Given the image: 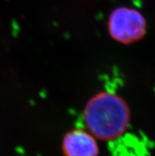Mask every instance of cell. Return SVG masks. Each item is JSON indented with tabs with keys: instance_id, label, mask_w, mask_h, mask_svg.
<instances>
[{
	"instance_id": "obj_1",
	"label": "cell",
	"mask_w": 155,
	"mask_h": 156,
	"mask_svg": "<svg viewBox=\"0 0 155 156\" xmlns=\"http://www.w3.org/2000/svg\"><path fill=\"white\" fill-rule=\"evenodd\" d=\"M83 116L89 133L104 141L121 136L130 122L127 103L119 95L108 92L93 96L86 105Z\"/></svg>"
},
{
	"instance_id": "obj_2",
	"label": "cell",
	"mask_w": 155,
	"mask_h": 156,
	"mask_svg": "<svg viewBox=\"0 0 155 156\" xmlns=\"http://www.w3.org/2000/svg\"><path fill=\"white\" fill-rule=\"evenodd\" d=\"M108 32L116 41L132 44L145 36L146 22L139 10L120 6L115 9L109 15Z\"/></svg>"
},
{
	"instance_id": "obj_3",
	"label": "cell",
	"mask_w": 155,
	"mask_h": 156,
	"mask_svg": "<svg viewBox=\"0 0 155 156\" xmlns=\"http://www.w3.org/2000/svg\"><path fill=\"white\" fill-rule=\"evenodd\" d=\"M62 149L64 156H99L97 140L88 131L75 129L63 137Z\"/></svg>"
}]
</instances>
